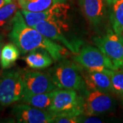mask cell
Listing matches in <instances>:
<instances>
[{"label":"cell","instance_id":"1","mask_svg":"<svg viewBox=\"0 0 123 123\" xmlns=\"http://www.w3.org/2000/svg\"><path fill=\"white\" fill-rule=\"evenodd\" d=\"M8 36L22 54L36 49H44L50 53L54 61L58 62L64 59L68 53L65 47L47 38L34 27L29 26L21 11L17 10L12 18Z\"/></svg>","mask_w":123,"mask_h":123},{"label":"cell","instance_id":"2","mask_svg":"<svg viewBox=\"0 0 123 123\" xmlns=\"http://www.w3.org/2000/svg\"><path fill=\"white\" fill-rule=\"evenodd\" d=\"M68 10L38 23L34 28L47 38L62 44L75 55L79 52L84 42L70 32L66 21Z\"/></svg>","mask_w":123,"mask_h":123},{"label":"cell","instance_id":"3","mask_svg":"<svg viewBox=\"0 0 123 123\" xmlns=\"http://www.w3.org/2000/svg\"><path fill=\"white\" fill-rule=\"evenodd\" d=\"M82 69L75 61L62 59L47 73L57 89H73L84 94L88 89L82 75Z\"/></svg>","mask_w":123,"mask_h":123},{"label":"cell","instance_id":"4","mask_svg":"<svg viewBox=\"0 0 123 123\" xmlns=\"http://www.w3.org/2000/svg\"><path fill=\"white\" fill-rule=\"evenodd\" d=\"M23 73V70L15 68L0 76V104L3 107L22 100L25 93Z\"/></svg>","mask_w":123,"mask_h":123},{"label":"cell","instance_id":"5","mask_svg":"<svg viewBox=\"0 0 123 123\" xmlns=\"http://www.w3.org/2000/svg\"><path fill=\"white\" fill-rule=\"evenodd\" d=\"M93 43L112 63L116 70H123V40L111 29L92 38Z\"/></svg>","mask_w":123,"mask_h":123},{"label":"cell","instance_id":"6","mask_svg":"<svg viewBox=\"0 0 123 123\" xmlns=\"http://www.w3.org/2000/svg\"><path fill=\"white\" fill-rule=\"evenodd\" d=\"M73 60L84 70L89 71L107 72L116 70L112 63L99 49L92 45L81 47L79 53L73 57Z\"/></svg>","mask_w":123,"mask_h":123},{"label":"cell","instance_id":"7","mask_svg":"<svg viewBox=\"0 0 123 123\" xmlns=\"http://www.w3.org/2000/svg\"><path fill=\"white\" fill-rule=\"evenodd\" d=\"M84 97L73 89L54 90L51 105L49 111L52 115L64 112H77L84 114Z\"/></svg>","mask_w":123,"mask_h":123},{"label":"cell","instance_id":"8","mask_svg":"<svg viewBox=\"0 0 123 123\" xmlns=\"http://www.w3.org/2000/svg\"><path fill=\"white\" fill-rule=\"evenodd\" d=\"M84 95V114L86 116L104 114L114 109L115 101L109 92L88 90Z\"/></svg>","mask_w":123,"mask_h":123},{"label":"cell","instance_id":"9","mask_svg":"<svg viewBox=\"0 0 123 123\" xmlns=\"http://www.w3.org/2000/svg\"><path fill=\"white\" fill-rule=\"evenodd\" d=\"M80 8L89 24L100 29L110 15V4L106 0H79Z\"/></svg>","mask_w":123,"mask_h":123},{"label":"cell","instance_id":"10","mask_svg":"<svg viewBox=\"0 0 123 123\" xmlns=\"http://www.w3.org/2000/svg\"><path fill=\"white\" fill-rule=\"evenodd\" d=\"M23 80L25 93L41 94L53 92L57 88L48 73L26 70H23Z\"/></svg>","mask_w":123,"mask_h":123},{"label":"cell","instance_id":"11","mask_svg":"<svg viewBox=\"0 0 123 123\" xmlns=\"http://www.w3.org/2000/svg\"><path fill=\"white\" fill-rule=\"evenodd\" d=\"M12 115L19 123H51L53 116L49 111L41 110L23 103L14 107Z\"/></svg>","mask_w":123,"mask_h":123},{"label":"cell","instance_id":"12","mask_svg":"<svg viewBox=\"0 0 123 123\" xmlns=\"http://www.w3.org/2000/svg\"><path fill=\"white\" fill-rule=\"evenodd\" d=\"M110 70L107 72L89 71L82 69V75L88 90L112 92Z\"/></svg>","mask_w":123,"mask_h":123},{"label":"cell","instance_id":"13","mask_svg":"<svg viewBox=\"0 0 123 123\" xmlns=\"http://www.w3.org/2000/svg\"><path fill=\"white\" fill-rule=\"evenodd\" d=\"M68 9L69 6L65 2H58L42 12H30L24 10L21 11L27 24L31 27H34L38 23L47 21Z\"/></svg>","mask_w":123,"mask_h":123},{"label":"cell","instance_id":"14","mask_svg":"<svg viewBox=\"0 0 123 123\" xmlns=\"http://www.w3.org/2000/svg\"><path fill=\"white\" fill-rule=\"evenodd\" d=\"M27 65L32 69H44L53 64V58L47 50L36 49L23 57Z\"/></svg>","mask_w":123,"mask_h":123},{"label":"cell","instance_id":"15","mask_svg":"<svg viewBox=\"0 0 123 123\" xmlns=\"http://www.w3.org/2000/svg\"><path fill=\"white\" fill-rule=\"evenodd\" d=\"M54 91L41 94H24L21 101L30 105L48 111L51 105Z\"/></svg>","mask_w":123,"mask_h":123},{"label":"cell","instance_id":"16","mask_svg":"<svg viewBox=\"0 0 123 123\" xmlns=\"http://www.w3.org/2000/svg\"><path fill=\"white\" fill-rule=\"evenodd\" d=\"M109 18L112 30L121 34L123 31V0H115L110 4Z\"/></svg>","mask_w":123,"mask_h":123},{"label":"cell","instance_id":"17","mask_svg":"<svg viewBox=\"0 0 123 123\" xmlns=\"http://www.w3.org/2000/svg\"><path fill=\"white\" fill-rule=\"evenodd\" d=\"M66 0H17L21 10L30 12H42L51 8L58 2H65Z\"/></svg>","mask_w":123,"mask_h":123},{"label":"cell","instance_id":"18","mask_svg":"<svg viewBox=\"0 0 123 123\" xmlns=\"http://www.w3.org/2000/svg\"><path fill=\"white\" fill-rule=\"evenodd\" d=\"M20 50L14 43H8L1 50V66L3 69H8L13 66L20 55Z\"/></svg>","mask_w":123,"mask_h":123},{"label":"cell","instance_id":"19","mask_svg":"<svg viewBox=\"0 0 123 123\" xmlns=\"http://www.w3.org/2000/svg\"><path fill=\"white\" fill-rule=\"evenodd\" d=\"M17 9L18 6L15 0L0 8V27L4 26L6 23L12 21Z\"/></svg>","mask_w":123,"mask_h":123},{"label":"cell","instance_id":"20","mask_svg":"<svg viewBox=\"0 0 123 123\" xmlns=\"http://www.w3.org/2000/svg\"><path fill=\"white\" fill-rule=\"evenodd\" d=\"M112 92L123 97V70H111L110 72Z\"/></svg>","mask_w":123,"mask_h":123},{"label":"cell","instance_id":"21","mask_svg":"<svg viewBox=\"0 0 123 123\" xmlns=\"http://www.w3.org/2000/svg\"><path fill=\"white\" fill-rule=\"evenodd\" d=\"M83 114L77 112H64L53 115L52 123H81Z\"/></svg>","mask_w":123,"mask_h":123},{"label":"cell","instance_id":"22","mask_svg":"<svg viewBox=\"0 0 123 123\" xmlns=\"http://www.w3.org/2000/svg\"><path fill=\"white\" fill-rule=\"evenodd\" d=\"M4 47V41H3V37L1 36V35H0V71H1V50L2 48Z\"/></svg>","mask_w":123,"mask_h":123},{"label":"cell","instance_id":"23","mask_svg":"<svg viewBox=\"0 0 123 123\" xmlns=\"http://www.w3.org/2000/svg\"><path fill=\"white\" fill-rule=\"evenodd\" d=\"M13 1H14V0H0V8L1 6H3L4 5L10 3V2H12Z\"/></svg>","mask_w":123,"mask_h":123},{"label":"cell","instance_id":"24","mask_svg":"<svg viewBox=\"0 0 123 123\" xmlns=\"http://www.w3.org/2000/svg\"><path fill=\"white\" fill-rule=\"evenodd\" d=\"M106 1H107V2H108V3H109L110 5V4H112L114 1L115 0H106Z\"/></svg>","mask_w":123,"mask_h":123},{"label":"cell","instance_id":"25","mask_svg":"<svg viewBox=\"0 0 123 123\" xmlns=\"http://www.w3.org/2000/svg\"><path fill=\"white\" fill-rule=\"evenodd\" d=\"M120 35H121V36H122V38H123V31L121 33V34H120Z\"/></svg>","mask_w":123,"mask_h":123},{"label":"cell","instance_id":"26","mask_svg":"<svg viewBox=\"0 0 123 123\" xmlns=\"http://www.w3.org/2000/svg\"><path fill=\"white\" fill-rule=\"evenodd\" d=\"M1 107H3V106L1 105V104H0V112H1Z\"/></svg>","mask_w":123,"mask_h":123},{"label":"cell","instance_id":"27","mask_svg":"<svg viewBox=\"0 0 123 123\" xmlns=\"http://www.w3.org/2000/svg\"><path fill=\"white\" fill-rule=\"evenodd\" d=\"M0 35H1V34H0Z\"/></svg>","mask_w":123,"mask_h":123}]
</instances>
